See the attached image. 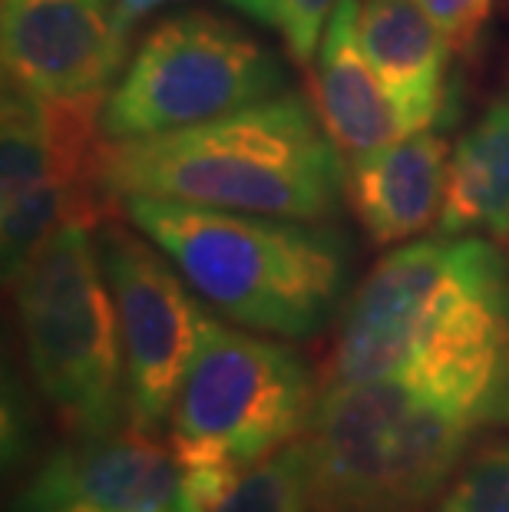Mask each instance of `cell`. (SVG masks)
I'll return each mask as SVG.
<instances>
[{"instance_id": "6da1fadb", "label": "cell", "mask_w": 509, "mask_h": 512, "mask_svg": "<svg viewBox=\"0 0 509 512\" xmlns=\"http://www.w3.org/2000/svg\"><path fill=\"white\" fill-rule=\"evenodd\" d=\"M496 427H509V351L321 387L305 430L311 512H430Z\"/></svg>"}, {"instance_id": "7a4b0ae2", "label": "cell", "mask_w": 509, "mask_h": 512, "mask_svg": "<svg viewBox=\"0 0 509 512\" xmlns=\"http://www.w3.org/2000/svg\"><path fill=\"white\" fill-rule=\"evenodd\" d=\"M106 185L119 205L129 195H156L268 219L328 222L348 192V169L314 103L281 90L179 133L110 139Z\"/></svg>"}, {"instance_id": "3957f363", "label": "cell", "mask_w": 509, "mask_h": 512, "mask_svg": "<svg viewBox=\"0 0 509 512\" xmlns=\"http://www.w3.org/2000/svg\"><path fill=\"white\" fill-rule=\"evenodd\" d=\"M215 311L248 331L305 341L348 291V242L324 222H291L129 195L123 209Z\"/></svg>"}, {"instance_id": "277c9868", "label": "cell", "mask_w": 509, "mask_h": 512, "mask_svg": "<svg viewBox=\"0 0 509 512\" xmlns=\"http://www.w3.org/2000/svg\"><path fill=\"white\" fill-rule=\"evenodd\" d=\"M496 351H509L503 252L480 235H437L384 255L354 288L321 387Z\"/></svg>"}, {"instance_id": "5b68a950", "label": "cell", "mask_w": 509, "mask_h": 512, "mask_svg": "<svg viewBox=\"0 0 509 512\" xmlns=\"http://www.w3.org/2000/svg\"><path fill=\"white\" fill-rule=\"evenodd\" d=\"M4 281L40 400L70 433L126 427V354L96 228L60 225Z\"/></svg>"}, {"instance_id": "8992f818", "label": "cell", "mask_w": 509, "mask_h": 512, "mask_svg": "<svg viewBox=\"0 0 509 512\" xmlns=\"http://www.w3.org/2000/svg\"><path fill=\"white\" fill-rule=\"evenodd\" d=\"M321 380L295 347L212 321L169 417L176 460L248 473L305 437Z\"/></svg>"}, {"instance_id": "52a82bcc", "label": "cell", "mask_w": 509, "mask_h": 512, "mask_svg": "<svg viewBox=\"0 0 509 512\" xmlns=\"http://www.w3.org/2000/svg\"><path fill=\"white\" fill-rule=\"evenodd\" d=\"M285 90L275 53L212 10L162 17L103 100L113 143L202 126Z\"/></svg>"}, {"instance_id": "ba28073f", "label": "cell", "mask_w": 509, "mask_h": 512, "mask_svg": "<svg viewBox=\"0 0 509 512\" xmlns=\"http://www.w3.org/2000/svg\"><path fill=\"white\" fill-rule=\"evenodd\" d=\"M103 100H50L4 83L0 126V222H4V278L57 232L80 222L100 228L123 209L106 185Z\"/></svg>"}, {"instance_id": "9c48e42d", "label": "cell", "mask_w": 509, "mask_h": 512, "mask_svg": "<svg viewBox=\"0 0 509 512\" xmlns=\"http://www.w3.org/2000/svg\"><path fill=\"white\" fill-rule=\"evenodd\" d=\"M96 248L123 337L129 423L159 433L215 318L176 261L133 222L106 219L96 228Z\"/></svg>"}, {"instance_id": "30bf717a", "label": "cell", "mask_w": 509, "mask_h": 512, "mask_svg": "<svg viewBox=\"0 0 509 512\" xmlns=\"http://www.w3.org/2000/svg\"><path fill=\"white\" fill-rule=\"evenodd\" d=\"M182 466L172 443L133 423L110 433H70L37 463L14 512H179Z\"/></svg>"}, {"instance_id": "8fae6325", "label": "cell", "mask_w": 509, "mask_h": 512, "mask_svg": "<svg viewBox=\"0 0 509 512\" xmlns=\"http://www.w3.org/2000/svg\"><path fill=\"white\" fill-rule=\"evenodd\" d=\"M126 43L119 0H0L4 83L34 96L110 93Z\"/></svg>"}, {"instance_id": "7c38bea8", "label": "cell", "mask_w": 509, "mask_h": 512, "mask_svg": "<svg viewBox=\"0 0 509 512\" xmlns=\"http://www.w3.org/2000/svg\"><path fill=\"white\" fill-rule=\"evenodd\" d=\"M447 176V136L420 129L357 156L344 189L364 235L374 245H400L440 222Z\"/></svg>"}, {"instance_id": "4fadbf2b", "label": "cell", "mask_w": 509, "mask_h": 512, "mask_svg": "<svg viewBox=\"0 0 509 512\" xmlns=\"http://www.w3.org/2000/svg\"><path fill=\"white\" fill-rule=\"evenodd\" d=\"M361 0H338L311 67V103L341 156H364L394 139L420 133L384 90L357 40Z\"/></svg>"}, {"instance_id": "5bb4252c", "label": "cell", "mask_w": 509, "mask_h": 512, "mask_svg": "<svg viewBox=\"0 0 509 512\" xmlns=\"http://www.w3.org/2000/svg\"><path fill=\"white\" fill-rule=\"evenodd\" d=\"M357 40L377 80L410 116L414 129L450 119V63L457 50L417 0H361Z\"/></svg>"}, {"instance_id": "9a60e30c", "label": "cell", "mask_w": 509, "mask_h": 512, "mask_svg": "<svg viewBox=\"0 0 509 512\" xmlns=\"http://www.w3.org/2000/svg\"><path fill=\"white\" fill-rule=\"evenodd\" d=\"M447 238L509 235V90L486 106L450 152L447 199L437 222Z\"/></svg>"}, {"instance_id": "2e32d148", "label": "cell", "mask_w": 509, "mask_h": 512, "mask_svg": "<svg viewBox=\"0 0 509 512\" xmlns=\"http://www.w3.org/2000/svg\"><path fill=\"white\" fill-rule=\"evenodd\" d=\"M215 512H311V463L305 437L255 463Z\"/></svg>"}, {"instance_id": "e0dca14e", "label": "cell", "mask_w": 509, "mask_h": 512, "mask_svg": "<svg viewBox=\"0 0 509 512\" xmlns=\"http://www.w3.org/2000/svg\"><path fill=\"white\" fill-rule=\"evenodd\" d=\"M430 512H509V437H483Z\"/></svg>"}, {"instance_id": "ac0fdd59", "label": "cell", "mask_w": 509, "mask_h": 512, "mask_svg": "<svg viewBox=\"0 0 509 512\" xmlns=\"http://www.w3.org/2000/svg\"><path fill=\"white\" fill-rule=\"evenodd\" d=\"M338 7V0H278V30L288 47V57L298 67H308L318 53L324 27Z\"/></svg>"}, {"instance_id": "d6986e66", "label": "cell", "mask_w": 509, "mask_h": 512, "mask_svg": "<svg viewBox=\"0 0 509 512\" xmlns=\"http://www.w3.org/2000/svg\"><path fill=\"white\" fill-rule=\"evenodd\" d=\"M457 53H473L500 0H417Z\"/></svg>"}, {"instance_id": "ffe728a7", "label": "cell", "mask_w": 509, "mask_h": 512, "mask_svg": "<svg viewBox=\"0 0 509 512\" xmlns=\"http://www.w3.org/2000/svg\"><path fill=\"white\" fill-rule=\"evenodd\" d=\"M37 443V413L34 403L27 400L24 384L17 374L4 377V470H20L30 456H34Z\"/></svg>"}, {"instance_id": "44dd1931", "label": "cell", "mask_w": 509, "mask_h": 512, "mask_svg": "<svg viewBox=\"0 0 509 512\" xmlns=\"http://www.w3.org/2000/svg\"><path fill=\"white\" fill-rule=\"evenodd\" d=\"M225 4H232L238 14H245L248 20H255L262 27L278 24V0H225Z\"/></svg>"}, {"instance_id": "7402d4cb", "label": "cell", "mask_w": 509, "mask_h": 512, "mask_svg": "<svg viewBox=\"0 0 509 512\" xmlns=\"http://www.w3.org/2000/svg\"><path fill=\"white\" fill-rule=\"evenodd\" d=\"M162 4H169V0H119V14H123V24L133 30L139 17L153 14V10Z\"/></svg>"}]
</instances>
